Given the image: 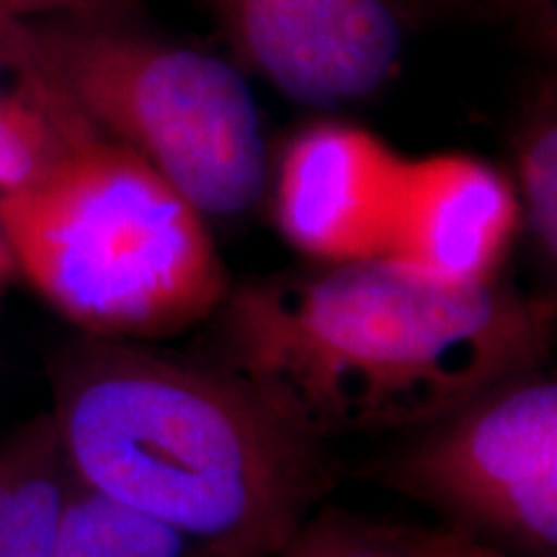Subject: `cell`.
Returning <instances> with one entry per match:
<instances>
[{
  "instance_id": "obj_1",
  "label": "cell",
  "mask_w": 557,
  "mask_h": 557,
  "mask_svg": "<svg viewBox=\"0 0 557 557\" xmlns=\"http://www.w3.org/2000/svg\"><path fill=\"white\" fill-rule=\"evenodd\" d=\"M50 380L75 480L212 557H278L336 480L329 442L230 367L86 338Z\"/></svg>"
},
{
  "instance_id": "obj_2",
  "label": "cell",
  "mask_w": 557,
  "mask_h": 557,
  "mask_svg": "<svg viewBox=\"0 0 557 557\" xmlns=\"http://www.w3.org/2000/svg\"><path fill=\"white\" fill-rule=\"evenodd\" d=\"M233 372L331 436L416 431L540 369L553 302L449 287L389 259L274 278L225 299Z\"/></svg>"
},
{
  "instance_id": "obj_3",
  "label": "cell",
  "mask_w": 557,
  "mask_h": 557,
  "mask_svg": "<svg viewBox=\"0 0 557 557\" xmlns=\"http://www.w3.org/2000/svg\"><path fill=\"white\" fill-rule=\"evenodd\" d=\"M0 233L16 274L88 338H173L230 295L205 214L99 129L0 194Z\"/></svg>"
},
{
  "instance_id": "obj_4",
  "label": "cell",
  "mask_w": 557,
  "mask_h": 557,
  "mask_svg": "<svg viewBox=\"0 0 557 557\" xmlns=\"http://www.w3.org/2000/svg\"><path fill=\"white\" fill-rule=\"evenodd\" d=\"M62 94L103 137L143 158L205 218H235L267 186L261 114L238 70L99 18L24 24Z\"/></svg>"
},
{
  "instance_id": "obj_5",
  "label": "cell",
  "mask_w": 557,
  "mask_h": 557,
  "mask_svg": "<svg viewBox=\"0 0 557 557\" xmlns=\"http://www.w3.org/2000/svg\"><path fill=\"white\" fill-rule=\"evenodd\" d=\"M418 434L385 480L462 529L547 557L557 545V385L540 369L483 389Z\"/></svg>"
},
{
  "instance_id": "obj_6",
  "label": "cell",
  "mask_w": 557,
  "mask_h": 557,
  "mask_svg": "<svg viewBox=\"0 0 557 557\" xmlns=\"http://www.w3.org/2000/svg\"><path fill=\"white\" fill-rule=\"evenodd\" d=\"M235 50L299 103L377 94L398 73L406 18L387 0H207Z\"/></svg>"
},
{
  "instance_id": "obj_7",
  "label": "cell",
  "mask_w": 557,
  "mask_h": 557,
  "mask_svg": "<svg viewBox=\"0 0 557 557\" xmlns=\"http://www.w3.org/2000/svg\"><path fill=\"white\" fill-rule=\"evenodd\" d=\"M406 160L357 124L297 132L274 178L278 233L325 267L385 259Z\"/></svg>"
},
{
  "instance_id": "obj_8",
  "label": "cell",
  "mask_w": 557,
  "mask_h": 557,
  "mask_svg": "<svg viewBox=\"0 0 557 557\" xmlns=\"http://www.w3.org/2000/svg\"><path fill=\"white\" fill-rule=\"evenodd\" d=\"M521 207L511 178L468 152L408 158L385 259L449 287L498 276Z\"/></svg>"
},
{
  "instance_id": "obj_9",
  "label": "cell",
  "mask_w": 557,
  "mask_h": 557,
  "mask_svg": "<svg viewBox=\"0 0 557 557\" xmlns=\"http://www.w3.org/2000/svg\"><path fill=\"white\" fill-rule=\"evenodd\" d=\"M94 132L34 60L24 24H0V194L32 184Z\"/></svg>"
},
{
  "instance_id": "obj_10",
  "label": "cell",
  "mask_w": 557,
  "mask_h": 557,
  "mask_svg": "<svg viewBox=\"0 0 557 557\" xmlns=\"http://www.w3.org/2000/svg\"><path fill=\"white\" fill-rule=\"evenodd\" d=\"M73 487L75 475L50 413L32 418L0 442L5 557H52Z\"/></svg>"
},
{
  "instance_id": "obj_11",
  "label": "cell",
  "mask_w": 557,
  "mask_h": 557,
  "mask_svg": "<svg viewBox=\"0 0 557 557\" xmlns=\"http://www.w3.org/2000/svg\"><path fill=\"white\" fill-rule=\"evenodd\" d=\"M52 557H212L163 521L88 491L75 480Z\"/></svg>"
},
{
  "instance_id": "obj_12",
  "label": "cell",
  "mask_w": 557,
  "mask_h": 557,
  "mask_svg": "<svg viewBox=\"0 0 557 557\" xmlns=\"http://www.w3.org/2000/svg\"><path fill=\"white\" fill-rule=\"evenodd\" d=\"M517 197L521 218L542 253H557V116L549 96L524 124L517 148Z\"/></svg>"
},
{
  "instance_id": "obj_13",
  "label": "cell",
  "mask_w": 557,
  "mask_h": 557,
  "mask_svg": "<svg viewBox=\"0 0 557 557\" xmlns=\"http://www.w3.org/2000/svg\"><path fill=\"white\" fill-rule=\"evenodd\" d=\"M278 557H423L418 532L323 513L310 517Z\"/></svg>"
},
{
  "instance_id": "obj_14",
  "label": "cell",
  "mask_w": 557,
  "mask_h": 557,
  "mask_svg": "<svg viewBox=\"0 0 557 557\" xmlns=\"http://www.w3.org/2000/svg\"><path fill=\"white\" fill-rule=\"evenodd\" d=\"M120 3L124 0H0V21L32 24L34 18L47 16L99 18Z\"/></svg>"
},
{
  "instance_id": "obj_15",
  "label": "cell",
  "mask_w": 557,
  "mask_h": 557,
  "mask_svg": "<svg viewBox=\"0 0 557 557\" xmlns=\"http://www.w3.org/2000/svg\"><path fill=\"white\" fill-rule=\"evenodd\" d=\"M423 557H511L498 547L472 537L465 529H438V532H418Z\"/></svg>"
},
{
  "instance_id": "obj_16",
  "label": "cell",
  "mask_w": 557,
  "mask_h": 557,
  "mask_svg": "<svg viewBox=\"0 0 557 557\" xmlns=\"http://www.w3.org/2000/svg\"><path fill=\"white\" fill-rule=\"evenodd\" d=\"M395 11L400 13L403 18L410 16L416 11H429V9H438V5L449 3V0H387Z\"/></svg>"
},
{
  "instance_id": "obj_17",
  "label": "cell",
  "mask_w": 557,
  "mask_h": 557,
  "mask_svg": "<svg viewBox=\"0 0 557 557\" xmlns=\"http://www.w3.org/2000/svg\"><path fill=\"white\" fill-rule=\"evenodd\" d=\"M13 274H16V267H13L11 250L5 246L3 233H0V287H5V282H9Z\"/></svg>"
},
{
  "instance_id": "obj_18",
  "label": "cell",
  "mask_w": 557,
  "mask_h": 557,
  "mask_svg": "<svg viewBox=\"0 0 557 557\" xmlns=\"http://www.w3.org/2000/svg\"><path fill=\"white\" fill-rule=\"evenodd\" d=\"M0 557H5V534H3V513H0Z\"/></svg>"
},
{
  "instance_id": "obj_19",
  "label": "cell",
  "mask_w": 557,
  "mask_h": 557,
  "mask_svg": "<svg viewBox=\"0 0 557 557\" xmlns=\"http://www.w3.org/2000/svg\"><path fill=\"white\" fill-rule=\"evenodd\" d=\"M0 24H5V21H0Z\"/></svg>"
}]
</instances>
